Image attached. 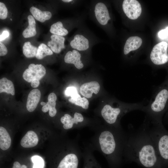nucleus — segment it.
Masks as SVG:
<instances>
[{
    "mask_svg": "<svg viewBox=\"0 0 168 168\" xmlns=\"http://www.w3.org/2000/svg\"><path fill=\"white\" fill-rule=\"evenodd\" d=\"M50 31L53 34L62 36H66L68 33V30L64 27L60 21L53 24L50 27Z\"/></svg>",
    "mask_w": 168,
    "mask_h": 168,
    "instance_id": "22",
    "label": "nucleus"
},
{
    "mask_svg": "<svg viewBox=\"0 0 168 168\" xmlns=\"http://www.w3.org/2000/svg\"><path fill=\"white\" fill-rule=\"evenodd\" d=\"M92 149H97L113 165L121 161L127 142V134L122 128L106 125L95 128Z\"/></svg>",
    "mask_w": 168,
    "mask_h": 168,
    "instance_id": "2",
    "label": "nucleus"
},
{
    "mask_svg": "<svg viewBox=\"0 0 168 168\" xmlns=\"http://www.w3.org/2000/svg\"><path fill=\"white\" fill-rule=\"evenodd\" d=\"M162 168L168 167V131L162 124H152L144 119Z\"/></svg>",
    "mask_w": 168,
    "mask_h": 168,
    "instance_id": "4",
    "label": "nucleus"
},
{
    "mask_svg": "<svg viewBox=\"0 0 168 168\" xmlns=\"http://www.w3.org/2000/svg\"><path fill=\"white\" fill-rule=\"evenodd\" d=\"M93 16L96 21L100 26H105L111 19L106 5L102 1L96 2L92 7Z\"/></svg>",
    "mask_w": 168,
    "mask_h": 168,
    "instance_id": "6",
    "label": "nucleus"
},
{
    "mask_svg": "<svg viewBox=\"0 0 168 168\" xmlns=\"http://www.w3.org/2000/svg\"><path fill=\"white\" fill-rule=\"evenodd\" d=\"M38 48L31 45L30 42L28 41L24 43L23 47V52L25 56L27 58L35 56Z\"/></svg>",
    "mask_w": 168,
    "mask_h": 168,
    "instance_id": "23",
    "label": "nucleus"
},
{
    "mask_svg": "<svg viewBox=\"0 0 168 168\" xmlns=\"http://www.w3.org/2000/svg\"><path fill=\"white\" fill-rule=\"evenodd\" d=\"M5 92L12 96L15 95V91L13 82L5 77L0 80V93Z\"/></svg>",
    "mask_w": 168,
    "mask_h": 168,
    "instance_id": "21",
    "label": "nucleus"
},
{
    "mask_svg": "<svg viewBox=\"0 0 168 168\" xmlns=\"http://www.w3.org/2000/svg\"><path fill=\"white\" fill-rule=\"evenodd\" d=\"M38 142V138L35 133L32 131H29L22 138L20 143L22 147L28 148L36 146Z\"/></svg>",
    "mask_w": 168,
    "mask_h": 168,
    "instance_id": "17",
    "label": "nucleus"
},
{
    "mask_svg": "<svg viewBox=\"0 0 168 168\" xmlns=\"http://www.w3.org/2000/svg\"><path fill=\"white\" fill-rule=\"evenodd\" d=\"M69 102L85 110H87L89 108V102L88 100L85 97H81L80 96L76 100Z\"/></svg>",
    "mask_w": 168,
    "mask_h": 168,
    "instance_id": "26",
    "label": "nucleus"
},
{
    "mask_svg": "<svg viewBox=\"0 0 168 168\" xmlns=\"http://www.w3.org/2000/svg\"><path fill=\"white\" fill-rule=\"evenodd\" d=\"M80 52L73 49L67 52L64 57L65 63L68 64H72L78 69L82 68L84 64L81 60V54Z\"/></svg>",
    "mask_w": 168,
    "mask_h": 168,
    "instance_id": "12",
    "label": "nucleus"
},
{
    "mask_svg": "<svg viewBox=\"0 0 168 168\" xmlns=\"http://www.w3.org/2000/svg\"><path fill=\"white\" fill-rule=\"evenodd\" d=\"M28 26L23 32L22 35L25 38L35 36L36 34V23L33 16L30 15L28 16Z\"/></svg>",
    "mask_w": 168,
    "mask_h": 168,
    "instance_id": "20",
    "label": "nucleus"
},
{
    "mask_svg": "<svg viewBox=\"0 0 168 168\" xmlns=\"http://www.w3.org/2000/svg\"><path fill=\"white\" fill-rule=\"evenodd\" d=\"M60 121L63 124V129L66 130L74 128L79 129L84 126V117L81 114L77 112L74 113L73 117L68 114H64L61 117Z\"/></svg>",
    "mask_w": 168,
    "mask_h": 168,
    "instance_id": "8",
    "label": "nucleus"
},
{
    "mask_svg": "<svg viewBox=\"0 0 168 168\" xmlns=\"http://www.w3.org/2000/svg\"><path fill=\"white\" fill-rule=\"evenodd\" d=\"M51 40L47 43L48 46L54 52L58 54L65 48V39L63 36L53 34L51 36Z\"/></svg>",
    "mask_w": 168,
    "mask_h": 168,
    "instance_id": "14",
    "label": "nucleus"
},
{
    "mask_svg": "<svg viewBox=\"0 0 168 168\" xmlns=\"http://www.w3.org/2000/svg\"><path fill=\"white\" fill-rule=\"evenodd\" d=\"M63 2H64L69 3L73 2L74 1L72 0H62Z\"/></svg>",
    "mask_w": 168,
    "mask_h": 168,
    "instance_id": "36",
    "label": "nucleus"
},
{
    "mask_svg": "<svg viewBox=\"0 0 168 168\" xmlns=\"http://www.w3.org/2000/svg\"><path fill=\"white\" fill-rule=\"evenodd\" d=\"M159 37L162 39L168 38V26L160 30L158 34Z\"/></svg>",
    "mask_w": 168,
    "mask_h": 168,
    "instance_id": "30",
    "label": "nucleus"
},
{
    "mask_svg": "<svg viewBox=\"0 0 168 168\" xmlns=\"http://www.w3.org/2000/svg\"><path fill=\"white\" fill-rule=\"evenodd\" d=\"M12 168H27V167L24 165H21L18 161H15L13 163Z\"/></svg>",
    "mask_w": 168,
    "mask_h": 168,
    "instance_id": "34",
    "label": "nucleus"
},
{
    "mask_svg": "<svg viewBox=\"0 0 168 168\" xmlns=\"http://www.w3.org/2000/svg\"><path fill=\"white\" fill-rule=\"evenodd\" d=\"M7 53V49L6 46L1 42L0 43V56H3Z\"/></svg>",
    "mask_w": 168,
    "mask_h": 168,
    "instance_id": "31",
    "label": "nucleus"
},
{
    "mask_svg": "<svg viewBox=\"0 0 168 168\" xmlns=\"http://www.w3.org/2000/svg\"><path fill=\"white\" fill-rule=\"evenodd\" d=\"M124 157L145 168H162L144 121L138 130L128 134Z\"/></svg>",
    "mask_w": 168,
    "mask_h": 168,
    "instance_id": "1",
    "label": "nucleus"
},
{
    "mask_svg": "<svg viewBox=\"0 0 168 168\" xmlns=\"http://www.w3.org/2000/svg\"><path fill=\"white\" fill-rule=\"evenodd\" d=\"M168 46L166 42L162 41L154 46L150 55V61L153 64L158 66L168 62Z\"/></svg>",
    "mask_w": 168,
    "mask_h": 168,
    "instance_id": "5",
    "label": "nucleus"
},
{
    "mask_svg": "<svg viewBox=\"0 0 168 168\" xmlns=\"http://www.w3.org/2000/svg\"><path fill=\"white\" fill-rule=\"evenodd\" d=\"M92 43L91 39L86 34L78 32L74 36L70 44L72 49L84 52L91 49Z\"/></svg>",
    "mask_w": 168,
    "mask_h": 168,
    "instance_id": "7",
    "label": "nucleus"
},
{
    "mask_svg": "<svg viewBox=\"0 0 168 168\" xmlns=\"http://www.w3.org/2000/svg\"><path fill=\"white\" fill-rule=\"evenodd\" d=\"M8 13L7 9L5 4L0 2V18L3 20L6 18Z\"/></svg>",
    "mask_w": 168,
    "mask_h": 168,
    "instance_id": "28",
    "label": "nucleus"
},
{
    "mask_svg": "<svg viewBox=\"0 0 168 168\" xmlns=\"http://www.w3.org/2000/svg\"><path fill=\"white\" fill-rule=\"evenodd\" d=\"M82 154L79 148L72 152L60 161L57 168H77L79 157Z\"/></svg>",
    "mask_w": 168,
    "mask_h": 168,
    "instance_id": "11",
    "label": "nucleus"
},
{
    "mask_svg": "<svg viewBox=\"0 0 168 168\" xmlns=\"http://www.w3.org/2000/svg\"><path fill=\"white\" fill-rule=\"evenodd\" d=\"M122 7L127 16L132 20H135L140 16L142 7L140 3L136 0H124Z\"/></svg>",
    "mask_w": 168,
    "mask_h": 168,
    "instance_id": "10",
    "label": "nucleus"
},
{
    "mask_svg": "<svg viewBox=\"0 0 168 168\" xmlns=\"http://www.w3.org/2000/svg\"><path fill=\"white\" fill-rule=\"evenodd\" d=\"M31 86L34 88H36L40 85V81L36 79L30 82Z\"/></svg>",
    "mask_w": 168,
    "mask_h": 168,
    "instance_id": "35",
    "label": "nucleus"
},
{
    "mask_svg": "<svg viewBox=\"0 0 168 168\" xmlns=\"http://www.w3.org/2000/svg\"><path fill=\"white\" fill-rule=\"evenodd\" d=\"M11 139L6 129L0 127V148L3 150H6L11 146Z\"/></svg>",
    "mask_w": 168,
    "mask_h": 168,
    "instance_id": "19",
    "label": "nucleus"
},
{
    "mask_svg": "<svg viewBox=\"0 0 168 168\" xmlns=\"http://www.w3.org/2000/svg\"><path fill=\"white\" fill-rule=\"evenodd\" d=\"M100 86L96 81L86 82L81 85L80 88V92L82 95L87 98H90L93 93L97 94L99 92Z\"/></svg>",
    "mask_w": 168,
    "mask_h": 168,
    "instance_id": "13",
    "label": "nucleus"
},
{
    "mask_svg": "<svg viewBox=\"0 0 168 168\" xmlns=\"http://www.w3.org/2000/svg\"><path fill=\"white\" fill-rule=\"evenodd\" d=\"M40 104L41 105L43 106L46 104V103L42 101L40 103Z\"/></svg>",
    "mask_w": 168,
    "mask_h": 168,
    "instance_id": "37",
    "label": "nucleus"
},
{
    "mask_svg": "<svg viewBox=\"0 0 168 168\" xmlns=\"http://www.w3.org/2000/svg\"><path fill=\"white\" fill-rule=\"evenodd\" d=\"M53 54V51L49 48L45 44L42 43L38 47L35 57L38 59H41L47 55Z\"/></svg>",
    "mask_w": 168,
    "mask_h": 168,
    "instance_id": "24",
    "label": "nucleus"
},
{
    "mask_svg": "<svg viewBox=\"0 0 168 168\" xmlns=\"http://www.w3.org/2000/svg\"><path fill=\"white\" fill-rule=\"evenodd\" d=\"M65 94L67 96L70 97L71 98L78 94V93L75 87L73 86H69L66 88Z\"/></svg>",
    "mask_w": 168,
    "mask_h": 168,
    "instance_id": "29",
    "label": "nucleus"
},
{
    "mask_svg": "<svg viewBox=\"0 0 168 168\" xmlns=\"http://www.w3.org/2000/svg\"><path fill=\"white\" fill-rule=\"evenodd\" d=\"M45 74V69L42 64L35 65L31 63L29 65L28 68L24 71L22 77L26 81L31 82L35 80H40L44 76Z\"/></svg>",
    "mask_w": 168,
    "mask_h": 168,
    "instance_id": "9",
    "label": "nucleus"
},
{
    "mask_svg": "<svg viewBox=\"0 0 168 168\" xmlns=\"http://www.w3.org/2000/svg\"><path fill=\"white\" fill-rule=\"evenodd\" d=\"M148 101L143 100L136 103H119L115 106L109 104L105 105L101 110V114L106 125L120 128V119L124 115L135 110H142Z\"/></svg>",
    "mask_w": 168,
    "mask_h": 168,
    "instance_id": "3",
    "label": "nucleus"
},
{
    "mask_svg": "<svg viewBox=\"0 0 168 168\" xmlns=\"http://www.w3.org/2000/svg\"><path fill=\"white\" fill-rule=\"evenodd\" d=\"M56 102H46V104L42 107V110L44 113L49 110V114L50 117H53L55 115L57 111L55 108Z\"/></svg>",
    "mask_w": 168,
    "mask_h": 168,
    "instance_id": "25",
    "label": "nucleus"
},
{
    "mask_svg": "<svg viewBox=\"0 0 168 168\" xmlns=\"http://www.w3.org/2000/svg\"><path fill=\"white\" fill-rule=\"evenodd\" d=\"M142 43V40L140 37L137 36L129 37L127 40L124 46V54L127 55L131 51L137 49L140 47Z\"/></svg>",
    "mask_w": 168,
    "mask_h": 168,
    "instance_id": "16",
    "label": "nucleus"
},
{
    "mask_svg": "<svg viewBox=\"0 0 168 168\" xmlns=\"http://www.w3.org/2000/svg\"><path fill=\"white\" fill-rule=\"evenodd\" d=\"M32 162L34 163L33 168H43L44 166V161L40 156L35 155L31 158Z\"/></svg>",
    "mask_w": 168,
    "mask_h": 168,
    "instance_id": "27",
    "label": "nucleus"
},
{
    "mask_svg": "<svg viewBox=\"0 0 168 168\" xmlns=\"http://www.w3.org/2000/svg\"><path fill=\"white\" fill-rule=\"evenodd\" d=\"M41 97V92L37 89L32 90L29 93L27 99L26 107L30 112L34 111L36 108Z\"/></svg>",
    "mask_w": 168,
    "mask_h": 168,
    "instance_id": "15",
    "label": "nucleus"
},
{
    "mask_svg": "<svg viewBox=\"0 0 168 168\" xmlns=\"http://www.w3.org/2000/svg\"><path fill=\"white\" fill-rule=\"evenodd\" d=\"M30 11L33 17L41 22H44L46 20H49L52 16V14L50 12L42 11L34 6L30 8Z\"/></svg>",
    "mask_w": 168,
    "mask_h": 168,
    "instance_id": "18",
    "label": "nucleus"
},
{
    "mask_svg": "<svg viewBox=\"0 0 168 168\" xmlns=\"http://www.w3.org/2000/svg\"><path fill=\"white\" fill-rule=\"evenodd\" d=\"M57 99L56 95L54 93H50L48 97V101L49 102H56Z\"/></svg>",
    "mask_w": 168,
    "mask_h": 168,
    "instance_id": "32",
    "label": "nucleus"
},
{
    "mask_svg": "<svg viewBox=\"0 0 168 168\" xmlns=\"http://www.w3.org/2000/svg\"><path fill=\"white\" fill-rule=\"evenodd\" d=\"M9 33L7 31L4 30L3 31L2 33L0 36V42L7 38L9 36Z\"/></svg>",
    "mask_w": 168,
    "mask_h": 168,
    "instance_id": "33",
    "label": "nucleus"
}]
</instances>
